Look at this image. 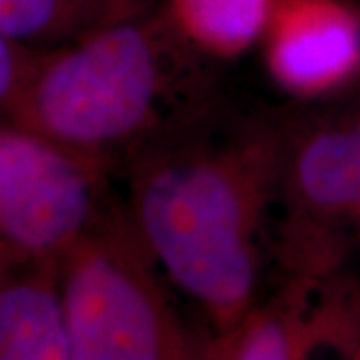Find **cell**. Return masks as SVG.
<instances>
[{
  "mask_svg": "<svg viewBox=\"0 0 360 360\" xmlns=\"http://www.w3.org/2000/svg\"><path fill=\"white\" fill-rule=\"evenodd\" d=\"M286 124L210 116L130 160L127 212L162 274L193 298L212 335L258 304L262 245Z\"/></svg>",
  "mask_w": 360,
  "mask_h": 360,
  "instance_id": "obj_1",
  "label": "cell"
},
{
  "mask_svg": "<svg viewBox=\"0 0 360 360\" xmlns=\"http://www.w3.org/2000/svg\"><path fill=\"white\" fill-rule=\"evenodd\" d=\"M210 60L160 8L63 46H46L34 82L6 122L115 168L210 116Z\"/></svg>",
  "mask_w": 360,
  "mask_h": 360,
  "instance_id": "obj_2",
  "label": "cell"
},
{
  "mask_svg": "<svg viewBox=\"0 0 360 360\" xmlns=\"http://www.w3.org/2000/svg\"><path fill=\"white\" fill-rule=\"evenodd\" d=\"M160 272L116 202L58 266L75 360H205L210 336L186 328Z\"/></svg>",
  "mask_w": 360,
  "mask_h": 360,
  "instance_id": "obj_3",
  "label": "cell"
},
{
  "mask_svg": "<svg viewBox=\"0 0 360 360\" xmlns=\"http://www.w3.org/2000/svg\"><path fill=\"white\" fill-rule=\"evenodd\" d=\"M359 167L350 116L286 122L272 212V250L286 283L342 281L359 229Z\"/></svg>",
  "mask_w": 360,
  "mask_h": 360,
  "instance_id": "obj_4",
  "label": "cell"
},
{
  "mask_svg": "<svg viewBox=\"0 0 360 360\" xmlns=\"http://www.w3.org/2000/svg\"><path fill=\"white\" fill-rule=\"evenodd\" d=\"M112 167L34 130L0 127V269L60 266L116 205Z\"/></svg>",
  "mask_w": 360,
  "mask_h": 360,
  "instance_id": "obj_5",
  "label": "cell"
},
{
  "mask_svg": "<svg viewBox=\"0 0 360 360\" xmlns=\"http://www.w3.org/2000/svg\"><path fill=\"white\" fill-rule=\"evenodd\" d=\"M360 335V292L336 283H286L238 326L210 335L205 360H322L348 356Z\"/></svg>",
  "mask_w": 360,
  "mask_h": 360,
  "instance_id": "obj_6",
  "label": "cell"
},
{
  "mask_svg": "<svg viewBox=\"0 0 360 360\" xmlns=\"http://www.w3.org/2000/svg\"><path fill=\"white\" fill-rule=\"evenodd\" d=\"M258 46L283 92L324 98L360 80V8L348 0H274Z\"/></svg>",
  "mask_w": 360,
  "mask_h": 360,
  "instance_id": "obj_7",
  "label": "cell"
},
{
  "mask_svg": "<svg viewBox=\"0 0 360 360\" xmlns=\"http://www.w3.org/2000/svg\"><path fill=\"white\" fill-rule=\"evenodd\" d=\"M0 360H75L58 266L0 269Z\"/></svg>",
  "mask_w": 360,
  "mask_h": 360,
  "instance_id": "obj_8",
  "label": "cell"
},
{
  "mask_svg": "<svg viewBox=\"0 0 360 360\" xmlns=\"http://www.w3.org/2000/svg\"><path fill=\"white\" fill-rule=\"evenodd\" d=\"M162 0H0V34L63 46L156 13Z\"/></svg>",
  "mask_w": 360,
  "mask_h": 360,
  "instance_id": "obj_9",
  "label": "cell"
},
{
  "mask_svg": "<svg viewBox=\"0 0 360 360\" xmlns=\"http://www.w3.org/2000/svg\"><path fill=\"white\" fill-rule=\"evenodd\" d=\"M274 0H162L160 13L196 54L226 63L260 44Z\"/></svg>",
  "mask_w": 360,
  "mask_h": 360,
  "instance_id": "obj_10",
  "label": "cell"
},
{
  "mask_svg": "<svg viewBox=\"0 0 360 360\" xmlns=\"http://www.w3.org/2000/svg\"><path fill=\"white\" fill-rule=\"evenodd\" d=\"M46 46L0 34V106L8 115L39 75Z\"/></svg>",
  "mask_w": 360,
  "mask_h": 360,
  "instance_id": "obj_11",
  "label": "cell"
},
{
  "mask_svg": "<svg viewBox=\"0 0 360 360\" xmlns=\"http://www.w3.org/2000/svg\"><path fill=\"white\" fill-rule=\"evenodd\" d=\"M348 116H350L352 134H354V146H356V167H359V191H360V103ZM356 248H360V208H359V229H356Z\"/></svg>",
  "mask_w": 360,
  "mask_h": 360,
  "instance_id": "obj_12",
  "label": "cell"
},
{
  "mask_svg": "<svg viewBox=\"0 0 360 360\" xmlns=\"http://www.w3.org/2000/svg\"><path fill=\"white\" fill-rule=\"evenodd\" d=\"M347 360H360V335H359V338H356V342H354L352 350L348 352Z\"/></svg>",
  "mask_w": 360,
  "mask_h": 360,
  "instance_id": "obj_13",
  "label": "cell"
}]
</instances>
